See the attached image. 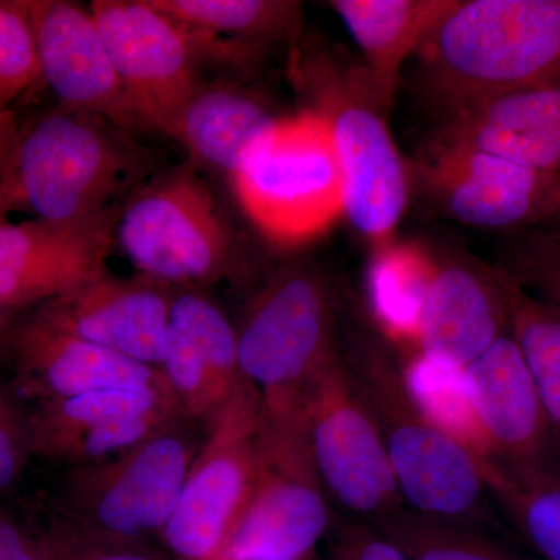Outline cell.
I'll use <instances>...</instances> for the list:
<instances>
[{"label": "cell", "mask_w": 560, "mask_h": 560, "mask_svg": "<svg viewBox=\"0 0 560 560\" xmlns=\"http://www.w3.org/2000/svg\"><path fill=\"white\" fill-rule=\"evenodd\" d=\"M338 340L381 433L405 506L486 528L492 521V501L467 442L431 418L407 372L377 334L355 324L338 329Z\"/></svg>", "instance_id": "cell-1"}, {"label": "cell", "mask_w": 560, "mask_h": 560, "mask_svg": "<svg viewBox=\"0 0 560 560\" xmlns=\"http://www.w3.org/2000/svg\"><path fill=\"white\" fill-rule=\"evenodd\" d=\"M415 86L442 117L560 86V0H459L420 47Z\"/></svg>", "instance_id": "cell-2"}, {"label": "cell", "mask_w": 560, "mask_h": 560, "mask_svg": "<svg viewBox=\"0 0 560 560\" xmlns=\"http://www.w3.org/2000/svg\"><path fill=\"white\" fill-rule=\"evenodd\" d=\"M153 156L101 116L68 106L20 130L0 168V220L72 223L101 215L147 178Z\"/></svg>", "instance_id": "cell-3"}, {"label": "cell", "mask_w": 560, "mask_h": 560, "mask_svg": "<svg viewBox=\"0 0 560 560\" xmlns=\"http://www.w3.org/2000/svg\"><path fill=\"white\" fill-rule=\"evenodd\" d=\"M298 90L329 124L345 179V217L372 246L393 241L410 195L400 156L361 66L324 50H298L291 66Z\"/></svg>", "instance_id": "cell-4"}, {"label": "cell", "mask_w": 560, "mask_h": 560, "mask_svg": "<svg viewBox=\"0 0 560 560\" xmlns=\"http://www.w3.org/2000/svg\"><path fill=\"white\" fill-rule=\"evenodd\" d=\"M237 341L243 378L259 393V418L305 419V389L338 348L329 280L307 265L283 267L250 301Z\"/></svg>", "instance_id": "cell-5"}, {"label": "cell", "mask_w": 560, "mask_h": 560, "mask_svg": "<svg viewBox=\"0 0 560 560\" xmlns=\"http://www.w3.org/2000/svg\"><path fill=\"white\" fill-rule=\"evenodd\" d=\"M230 178L250 223L279 248L307 245L345 217L340 160L316 110L279 117Z\"/></svg>", "instance_id": "cell-6"}, {"label": "cell", "mask_w": 560, "mask_h": 560, "mask_svg": "<svg viewBox=\"0 0 560 560\" xmlns=\"http://www.w3.org/2000/svg\"><path fill=\"white\" fill-rule=\"evenodd\" d=\"M116 238L138 275L173 289L200 290L234 270V235L191 162L131 191Z\"/></svg>", "instance_id": "cell-7"}, {"label": "cell", "mask_w": 560, "mask_h": 560, "mask_svg": "<svg viewBox=\"0 0 560 560\" xmlns=\"http://www.w3.org/2000/svg\"><path fill=\"white\" fill-rule=\"evenodd\" d=\"M90 10L132 105L164 136L205 84L206 61H242L254 49L194 31L150 0H94Z\"/></svg>", "instance_id": "cell-8"}, {"label": "cell", "mask_w": 560, "mask_h": 560, "mask_svg": "<svg viewBox=\"0 0 560 560\" xmlns=\"http://www.w3.org/2000/svg\"><path fill=\"white\" fill-rule=\"evenodd\" d=\"M180 418L130 451L66 475L61 512L95 533L150 544L160 539L202 440Z\"/></svg>", "instance_id": "cell-9"}, {"label": "cell", "mask_w": 560, "mask_h": 560, "mask_svg": "<svg viewBox=\"0 0 560 560\" xmlns=\"http://www.w3.org/2000/svg\"><path fill=\"white\" fill-rule=\"evenodd\" d=\"M331 525L305 420L259 419L253 489L217 560H308Z\"/></svg>", "instance_id": "cell-10"}, {"label": "cell", "mask_w": 560, "mask_h": 560, "mask_svg": "<svg viewBox=\"0 0 560 560\" xmlns=\"http://www.w3.org/2000/svg\"><path fill=\"white\" fill-rule=\"evenodd\" d=\"M312 458L330 504L348 518L374 522L404 506L385 445L338 348L304 396Z\"/></svg>", "instance_id": "cell-11"}, {"label": "cell", "mask_w": 560, "mask_h": 560, "mask_svg": "<svg viewBox=\"0 0 560 560\" xmlns=\"http://www.w3.org/2000/svg\"><path fill=\"white\" fill-rule=\"evenodd\" d=\"M259 393L243 378L191 463L160 541L175 560L219 559L256 478Z\"/></svg>", "instance_id": "cell-12"}, {"label": "cell", "mask_w": 560, "mask_h": 560, "mask_svg": "<svg viewBox=\"0 0 560 560\" xmlns=\"http://www.w3.org/2000/svg\"><path fill=\"white\" fill-rule=\"evenodd\" d=\"M410 180L442 215L486 230H540L560 213V175L458 143L431 139Z\"/></svg>", "instance_id": "cell-13"}, {"label": "cell", "mask_w": 560, "mask_h": 560, "mask_svg": "<svg viewBox=\"0 0 560 560\" xmlns=\"http://www.w3.org/2000/svg\"><path fill=\"white\" fill-rule=\"evenodd\" d=\"M460 381L477 425L475 453L512 474L560 475L559 431L511 334L464 368Z\"/></svg>", "instance_id": "cell-14"}, {"label": "cell", "mask_w": 560, "mask_h": 560, "mask_svg": "<svg viewBox=\"0 0 560 560\" xmlns=\"http://www.w3.org/2000/svg\"><path fill=\"white\" fill-rule=\"evenodd\" d=\"M186 418L167 381L40 401L28 416L32 455L73 467L119 456Z\"/></svg>", "instance_id": "cell-15"}, {"label": "cell", "mask_w": 560, "mask_h": 560, "mask_svg": "<svg viewBox=\"0 0 560 560\" xmlns=\"http://www.w3.org/2000/svg\"><path fill=\"white\" fill-rule=\"evenodd\" d=\"M119 212L72 223L0 220V305L10 313L40 305L108 272Z\"/></svg>", "instance_id": "cell-16"}, {"label": "cell", "mask_w": 560, "mask_h": 560, "mask_svg": "<svg viewBox=\"0 0 560 560\" xmlns=\"http://www.w3.org/2000/svg\"><path fill=\"white\" fill-rule=\"evenodd\" d=\"M40 81L60 105L88 110L135 135L150 131L128 97L90 7L27 0Z\"/></svg>", "instance_id": "cell-17"}, {"label": "cell", "mask_w": 560, "mask_h": 560, "mask_svg": "<svg viewBox=\"0 0 560 560\" xmlns=\"http://www.w3.org/2000/svg\"><path fill=\"white\" fill-rule=\"evenodd\" d=\"M175 289L145 276L97 278L44 302L35 318L161 371Z\"/></svg>", "instance_id": "cell-18"}, {"label": "cell", "mask_w": 560, "mask_h": 560, "mask_svg": "<svg viewBox=\"0 0 560 560\" xmlns=\"http://www.w3.org/2000/svg\"><path fill=\"white\" fill-rule=\"evenodd\" d=\"M510 334L506 300L497 267L477 260H438L420 308V360L460 374Z\"/></svg>", "instance_id": "cell-19"}, {"label": "cell", "mask_w": 560, "mask_h": 560, "mask_svg": "<svg viewBox=\"0 0 560 560\" xmlns=\"http://www.w3.org/2000/svg\"><path fill=\"white\" fill-rule=\"evenodd\" d=\"M161 371L184 416L206 429L243 381L237 329L200 290L173 293Z\"/></svg>", "instance_id": "cell-20"}, {"label": "cell", "mask_w": 560, "mask_h": 560, "mask_svg": "<svg viewBox=\"0 0 560 560\" xmlns=\"http://www.w3.org/2000/svg\"><path fill=\"white\" fill-rule=\"evenodd\" d=\"M18 382L40 401L92 390L147 388L164 382L162 371L47 326L32 316L5 335Z\"/></svg>", "instance_id": "cell-21"}, {"label": "cell", "mask_w": 560, "mask_h": 560, "mask_svg": "<svg viewBox=\"0 0 560 560\" xmlns=\"http://www.w3.org/2000/svg\"><path fill=\"white\" fill-rule=\"evenodd\" d=\"M434 139L560 175V86L508 92L442 117Z\"/></svg>", "instance_id": "cell-22"}, {"label": "cell", "mask_w": 560, "mask_h": 560, "mask_svg": "<svg viewBox=\"0 0 560 560\" xmlns=\"http://www.w3.org/2000/svg\"><path fill=\"white\" fill-rule=\"evenodd\" d=\"M459 0H331L363 55V68L378 102L389 109L405 66Z\"/></svg>", "instance_id": "cell-23"}, {"label": "cell", "mask_w": 560, "mask_h": 560, "mask_svg": "<svg viewBox=\"0 0 560 560\" xmlns=\"http://www.w3.org/2000/svg\"><path fill=\"white\" fill-rule=\"evenodd\" d=\"M278 120L259 95L237 84L205 81L180 109L168 138L187 150L191 164L231 176Z\"/></svg>", "instance_id": "cell-24"}, {"label": "cell", "mask_w": 560, "mask_h": 560, "mask_svg": "<svg viewBox=\"0 0 560 560\" xmlns=\"http://www.w3.org/2000/svg\"><path fill=\"white\" fill-rule=\"evenodd\" d=\"M438 260L418 243L374 246L368 290L372 316L389 338L418 345L419 316Z\"/></svg>", "instance_id": "cell-25"}, {"label": "cell", "mask_w": 560, "mask_h": 560, "mask_svg": "<svg viewBox=\"0 0 560 560\" xmlns=\"http://www.w3.org/2000/svg\"><path fill=\"white\" fill-rule=\"evenodd\" d=\"M173 20L212 38L259 47L296 38L302 5L290 0H150Z\"/></svg>", "instance_id": "cell-26"}, {"label": "cell", "mask_w": 560, "mask_h": 560, "mask_svg": "<svg viewBox=\"0 0 560 560\" xmlns=\"http://www.w3.org/2000/svg\"><path fill=\"white\" fill-rule=\"evenodd\" d=\"M492 504L541 560H560V475H521L477 455Z\"/></svg>", "instance_id": "cell-27"}, {"label": "cell", "mask_w": 560, "mask_h": 560, "mask_svg": "<svg viewBox=\"0 0 560 560\" xmlns=\"http://www.w3.org/2000/svg\"><path fill=\"white\" fill-rule=\"evenodd\" d=\"M408 560H526L486 528L400 506L370 522Z\"/></svg>", "instance_id": "cell-28"}, {"label": "cell", "mask_w": 560, "mask_h": 560, "mask_svg": "<svg viewBox=\"0 0 560 560\" xmlns=\"http://www.w3.org/2000/svg\"><path fill=\"white\" fill-rule=\"evenodd\" d=\"M497 270L506 300L511 337L517 342L545 411L560 434V311L523 290L499 267Z\"/></svg>", "instance_id": "cell-29"}, {"label": "cell", "mask_w": 560, "mask_h": 560, "mask_svg": "<svg viewBox=\"0 0 560 560\" xmlns=\"http://www.w3.org/2000/svg\"><path fill=\"white\" fill-rule=\"evenodd\" d=\"M40 81L27 0H0V109Z\"/></svg>", "instance_id": "cell-30"}, {"label": "cell", "mask_w": 560, "mask_h": 560, "mask_svg": "<svg viewBox=\"0 0 560 560\" xmlns=\"http://www.w3.org/2000/svg\"><path fill=\"white\" fill-rule=\"evenodd\" d=\"M497 267L537 300L560 311V242L540 230L518 232L504 246Z\"/></svg>", "instance_id": "cell-31"}, {"label": "cell", "mask_w": 560, "mask_h": 560, "mask_svg": "<svg viewBox=\"0 0 560 560\" xmlns=\"http://www.w3.org/2000/svg\"><path fill=\"white\" fill-rule=\"evenodd\" d=\"M36 534L46 560H165L150 544L95 533L65 514Z\"/></svg>", "instance_id": "cell-32"}, {"label": "cell", "mask_w": 560, "mask_h": 560, "mask_svg": "<svg viewBox=\"0 0 560 560\" xmlns=\"http://www.w3.org/2000/svg\"><path fill=\"white\" fill-rule=\"evenodd\" d=\"M31 458L28 416L0 390V497L16 488Z\"/></svg>", "instance_id": "cell-33"}, {"label": "cell", "mask_w": 560, "mask_h": 560, "mask_svg": "<svg viewBox=\"0 0 560 560\" xmlns=\"http://www.w3.org/2000/svg\"><path fill=\"white\" fill-rule=\"evenodd\" d=\"M330 530V560H408L370 522L346 518Z\"/></svg>", "instance_id": "cell-34"}, {"label": "cell", "mask_w": 560, "mask_h": 560, "mask_svg": "<svg viewBox=\"0 0 560 560\" xmlns=\"http://www.w3.org/2000/svg\"><path fill=\"white\" fill-rule=\"evenodd\" d=\"M20 124L11 109H0V168L13 149L14 140L20 135Z\"/></svg>", "instance_id": "cell-35"}, {"label": "cell", "mask_w": 560, "mask_h": 560, "mask_svg": "<svg viewBox=\"0 0 560 560\" xmlns=\"http://www.w3.org/2000/svg\"><path fill=\"white\" fill-rule=\"evenodd\" d=\"M540 231L550 235L555 241L560 242V213H558L555 219L548 221L547 224H544V226L540 228Z\"/></svg>", "instance_id": "cell-36"}, {"label": "cell", "mask_w": 560, "mask_h": 560, "mask_svg": "<svg viewBox=\"0 0 560 560\" xmlns=\"http://www.w3.org/2000/svg\"><path fill=\"white\" fill-rule=\"evenodd\" d=\"M11 315L10 312H7L5 308L0 305V329H2L3 323H5V319L9 318Z\"/></svg>", "instance_id": "cell-37"}]
</instances>
